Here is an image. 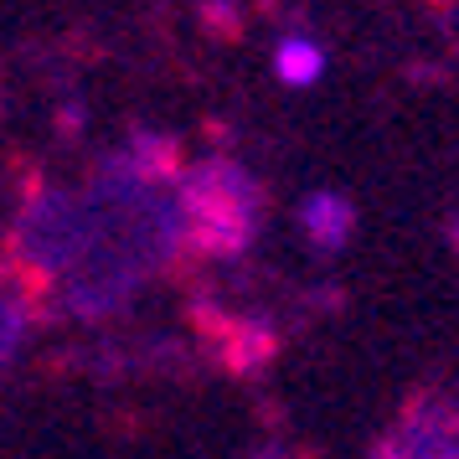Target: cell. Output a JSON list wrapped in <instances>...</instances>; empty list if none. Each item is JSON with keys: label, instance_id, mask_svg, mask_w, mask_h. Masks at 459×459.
Returning a JSON list of instances; mask_svg holds the SVG:
<instances>
[{"label": "cell", "instance_id": "cell-1", "mask_svg": "<svg viewBox=\"0 0 459 459\" xmlns=\"http://www.w3.org/2000/svg\"><path fill=\"white\" fill-rule=\"evenodd\" d=\"M305 228H310L320 243H341V238H346V228H351V212L341 207V202H331V196H315Z\"/></svg>", "mask_w": 459, "mask_h": 459}, {"label": "cell", "instance_id": "cell-2", "mask_svg": "<svg viewBox=\"0 0 459 459\" xmlns=\"http://www.w3.org/2000/svg\"><path fill=\"white\" fill-rule=\"evenodd\" d=\"M315 73H320V47L284 42V52H279V78L284 83H310Z\"/></svg>", "mask_w": 459, "mask_h": 459}]
</instances>
